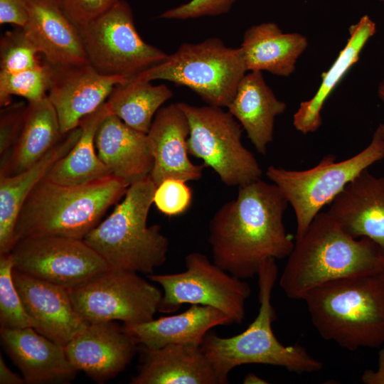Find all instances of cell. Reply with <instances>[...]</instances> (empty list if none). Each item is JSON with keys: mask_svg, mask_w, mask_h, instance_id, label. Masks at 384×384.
Wrapping results in <instances>:
<instances>
[{"mask_svg": "<svg viewBox=\"0 0 384 384\" xmlns=\"http://www.w3.org/2000/svg\"><path fill=\"white\" fill-rule=\"evenodd\" d=\"M238 188L236 198L211 218L208 241L213 262L246 279L257 276L265 260L287 257L294 242L283 223L289 203L277 185L259 179Z\"/></svg>", "mask_w": 384, "mask_h": 384, "instance_id": "obj_1", "label": "cell"}, {"mask_svg": "<svg viewBox=\"0 0 384 384\" xmlns=\"http://www.w3.org/2000/svg\"><path fill=\"white\" fill-rule=\"evenodd\" d=\"M294 245L279 284L292 299L337 279L384 271V255L368 238H353L326 212L319 213Z\"/></svg>", "mask_w": 384, "mask_h": 384, "instance_id": "obj_2", "label": "cell"}, {"mask_svg": "<svg viewBox=\"0 0 384 384\" xmlns=\"http://www.w3.org/2000/svg\"><path fill=\"white\" fill-rule=\"evenodd\" d=\"M302 300L322 338L350 351L384 343V271L328 282Z\"/></svg>", "mask_w": 384, "mask_h": 384, "instance_id": "obj_3", "label": "cell"}, {"mask_svg": "<svg viewBox=\"0 0 384 384\" xmlns=\"http://www.w3.org/2000/svg\"><path fill=\"white\" fill-rule=\"evenodd\" d=\"M128 187L113 176L73 186L43 178L18 213L15 244L37 236L83 240L100 223L106 210L124 196Z\"/></svg>", "mask_w": 384, "mask_h": 384, "instance_id": "obj_4", "label": "cell"}, {"mask_svg": "<svg viewBox=\"0 0 384 384\" xmlns=\"http://www.w3.org/2000/svg\"><path fill=\"white\" fill-rule=\"evenodd\" d=\"M275 260H265L258 271L259 311L248 327L231 337H220L215 332H208L201 342V347L210 362L219 384H227L230 372L241 365L275 366L297 374L316 373L324 366L304 346H284L273 332L272 325L277 316L272 293L278 276Z\"/></svg>", "mask_w": 384, "mask_h": 384, "instance_id": "obj_5", "label": "cell"}, {"mask_svg": "<svg viewBox=\"0 0 384 384\" xmlns=\"http://www.w3.org/2000/svg\"><path fill=\"white\" fill-rule=\"evenodd\" d=\"M156 188L150 176L131 184L112 213L83 239L110 268L148 276L166 262L169 239L159 225H147Z\"/></svg>", "mask_w": 384, "mask_h": 384, "instance_id": "obj_6", "label": "cell"}, {"mask_svg": "<svg viewBox=\"0 0 384 384\" xmlns=\"http://www.w3.org/2000/svg\"><path fill=\"white\" fill-rule=\"evenodd\" d=\"M247 72L241 48L227 46L220 38L212 37L181 44L162 62L134 78L186 86L208 105L228 107Z\"/></svg>", "mask_w": 384, "mask_h": 384, "instance_id": "obj_7", "label": "cell"}, {"mask_svg": "<svg viewBox=\"0 0 384 384\" xmlns=\"http://www.w3.org/2000/svg\"><path fill=\"white\" fill-rule=\"evenodd\" d=\"M383 158L382 123L367 147L349 159L336 161L335 155L329 154L314 167L302 171L270 166L267 176L278 186L294 211L296 238L304 234L320 210L331 204L349 182Z\"/></svg>", "mask_w": 384, "mask_h": 384, "instance_id": "obj_8", "label": "cell"}, {"mask_svg": "<svg viewBox=\"0 0 384 384\" xmlns=\"http://www.w3.org/2000/svg\"><path fill=\"white\" fill-rule=\"evenodd\" d=\"M187 117L188 154L210 166L228 186L260 179L262 170L255 156L241 142L240 124L222 107L179 102Z\"/></svg>", "mask_w": 384, "mask_h": 384, "instance_id": "obj_9", "label": "cell"}, {"mask_svg": "<svg viewBox=\"0 0 384 384\" xmlns=\"http://www.w3.org/2000/svg\"><path fill=\"white\" fill-rule=\"evenodd\" d=\"M185 267L186 270L180 272L147 276L163 289L158 311L176 312L184 304L206 305L227 314L233 324H242L245 317V304L251 295L249 284L199 252H190L185 257Z\"/></svg>", "mask_w": 384, "mask_h": 384, "instance_id": "obj_10", "label": "cell"}, {"mask_svg": "<svg viewBox=\"0 0 384 384\" xmlns=\"http://www.w3.org/2000/svg\"><path fill=\"white\" fill-rule=\"evenodd\" d=\"M81 33L89 63L105 75L130 79L168 55L142 38L132 9L124 0H119Z\"/></svg>", "mask_w": 384, "mask_h": 384, "instance_id": "obj_11", "label": "cell"}, {"mask_svg": "<svg viewBox=\"0 0 384 384\" xmlns=\"http://www.w3.org/2000/svg\"><path fill=\"white\" fill-rule=\"evenodd\" d=\"M78 313L88 323L154 319L162 292L137 272L110 268L90 282L68 290Z\"/></svg>", "mask_w": 384, "mask_h": 384, "instance_id": "obj_12", "label": "cell"}, {"mask_svg": "<svg viewBox=\"0 0 384 384\" xmlns=\"http://www.w3.org/2000/svg\"><path fill=\"white\" fill-rule=\"evenodd\" d=\"M10 253L14 270L68 290L90 282L110 269L83 240L30 237L18 240Z\"/></svg>", "mask_w": 384, "mask_h": 384, "instance_id": "obj_13", "label": "cell"}, {"mask_svg": "<svg viewBox=\"0 0 384 384\" xmlns=\"http://www.w3.org/2000/svg\"><path fill=\"white\" fill-rule=\"evenodd\" d=\"M44 63L48 73L47 96L56 111L63 134L78 127L83 117L106 102L116 85L128 80L102 75L90 63Z\"/></svg>", "mask_w": 384, "mask_h": 384, "instance_id": "obj_14", "label": "cell"}, {"mask_svg": "<svg viewBox=\"0 0 384 384\" xmlns=\"http://www.w3.org/2000/svg\"><path fill=\"white\" fill-rule=\"evenodd\" d=\"M134 338L114 321L88 324L65 347L78 370L103 383L122 372L139 349Z\"/></svg>", "mask_w": 384, "mask_h": 384, "instance_id": "obj_15", "label": "cell"}, {"mask_svg": "<svg viewBox=\"0 0 384 384\" xmlns=\"http://www.w3.org/2000/svg\"><path fill=\"white\" fill-rule=\"evenodd\" d=\"M13 279L39 334L65 346L88 325L75 309L68 289L14 269Z\"/></svg>", "mask_w": 384, "mask_h": 384, "instance_id": "obj_16", "label": "cell"}, {"mask_svg": "<svg viewBox=\"0 0 384 384\" xmlns=\"http://www.w3.org/2000/svg\"><path fill=\"white\" fill-rule=\"evenodd\" d=\"M189 124L179 102L161 107L149 132L148 143L154 159L150 177L157 186L168 178L198 181L206 166L192 163L187 139Z\"/></svg>", "mask_w": 384, "mask_h": 384, "instance_id": "obj_17", "label": "cell"}, {"mask_svg": "<svg viewBox=\"0 0 384 384\" xmlns=\"http://www.w3.org/2000/svg\"><path fill=\"white\" fill-rule=\"evenodd\" d=\"M326 213L353 238H368L384 255V176L368 169L349 182Z\"/></svg>", "mask_w": 384, "mask_h": 384, "instance_id": "obj_18", "label": "cell"}, {"mask_svg": "<svg viewBox=\"0 0 384 384\" xmlns=\"http://www.w3.org/2000/svg\"><path fill=\"white\" fill-rule=\"evenodd\" d=\"M26 36L54 65L89 63L81 31L70 21L56 0H26Z\"/></svg>", "mask_w": 384, "mask_h": 384, "instance_id": "obj_19", "label": "cell"}, {"mask_svg": "<svg viewBox=\"0 0 384 384\" xmlns=\"http://www.w3.org/2000/svg\"><path fill=\"white\" fill-rule=\"evenodd\" d=\"M1 338L25 383H67L75 378L78 370L68 359L65 347L34 328L1 329Z\"/></svg>", "mask_w": 384, "mask_h": 384, "instance_id": "obj_20", "label": "cell"}, {"mask_svg": "<svg viewBox=\"0 0 384 384\" xmlns=\"http://www.w3.org/2000/svg\"><path fill=\"white\" fill-rule=\"evenodd\" d=\"M140 363L131 384H219L201 345L169 344L157 349L139 346Z\"/></svg>", "mask_w": 384, "mask_h": 384, "instance_id": "obj_21", "label": "cell"}, {"mask_svg": "<svg viewBox=\"0 0 384 384\" xmlns=\"http://www.w3.org/2000/svg\"><path fill=\"white\" fill-rule=\"evenodd\" d=\"M97 154L110 174L129 186L150 175L154 159L146 134L110 113L95 135Z\"/></svg>", "mask_w": 384, "mask_h": 384, "instance_id": "obj_22", "label": "cell"}, {"mask_svg": "<svg viewBox=\"0 0 384 384\" xmlns=\"http://www.w3.org/2000/svg\"><path fill=\"white\" fill-rule=\"evenodd\" d=\"M233 324L220 310L206 305L191 304L183 312L137 324H124V329L140 346L157 349L169 344L201 345L213 327Z\"/></svg>", "mask_w": 384, "mask_h": 384, "instance_id": "obj_23", "label": "cell"}, {"mask_svg": "<svg viewBox=\"0 0 384 384\" xmlns=\"http://www.w3.org/2000/svg\"><path fill=\"white\" fill-rule=\"evenodd\" d=\"M228 111L247 133L257 151L267 153L273 140L274 119L287 105L278 100L260 71H249L241 80Z\"/></svg>", "mask_w": 384, "mask_h": 384, "instance_id": "obj_24", "label": "cell"}, {"mask_svg": "<svg viewBox=\"0 0 384 384\" xmlns=\"http://www.w3.org/2000/svg\"><path fill=\"white\" fill-rule=\"evenodd\" d=\"M80 126L65 134L39 161L25 171L0 176V254L10 253L15 245L14 230L21 207L33 188L52 166L75 145Z\"/></svg>", "mask_w": 384, "mask_h": 384, "instance_id": "obj_25", "label": "cell"}, {"mask_svg": "<svg viewBox=\"0 0 384 384\" xmlns=\"http://www.w3.org/2000/svg\"><path fill=\"white\" fill-rule=\"evenodd\" d=\"M63 135L58 114L48 96L28 102L17 139L8 154L1 159L0 176L16 175L28 169Z\"/></svg>", "mask_w": 384, "mask_h": 384, "instance_id": "obj_26", "label": "cell"}, {"mask_svg": "<svg viewBox=\"0 0 384 384\" xmlns=\"http://www.w3.org/2000/svg\"><path fill=\"white\" fill-rule=\"evenodd\" d=\"M308 46L307 38L298 33H284L274 23L250 27L244 33L241 49L249 71H267L288 77Z\"/></svg>", "mask_w": 384, "mask_h": 384, "instance_id": "obj_27", "label": "cell"}, {"mask_svg": "<svg viewBox=\"0 0 384 384\" xmlns=\"http://www.w3.org/2000/svg\"><path fill=\"white\" fill-rule=\"evenodd\" d=\"M376 31L375 23L365 15L349 28V38L330 68L322 73L321 84L309 100L301 102L294 114L293 124L302 134L316 131L322 124L323 107L348 70L358 62L360 53Z\"/></svg>", "mask_w": 384, "mask_h": 384, "instance_id": "obj_28", "label": "cell"}, {"mask_svg": "<svg viewBox=\"0 0 384 384\" xmlns=\"http://www.w3.org/2000/svg\"><path fill=\"white\" fill-rule=\"evenodd\" d=\"M111 113L105 102L80 122L81 134L72 149L50 169L45 178L63 185H80L112 176L100 159L95 135L102 120Z\"/></svg>", "mask_w": 384, "mask_h": 384, "instance_id": "obj_29", "label": "cell"}, {"mask_svg": "<svg viewBox=\"0 0 384 384\" xmlns=\"http://www.w3.org/2000/svg\"><path fill=\"white\" fill-rule=\"evenodd\" d=\"M173 96L165 84L132 78L114 86L106 101L111 113L130 127L146 134L161 105Z\"/></svg>", "mask_w": 384, "mask_h": 384, "instance_id": "obj_30", "label": "cell"}, {"mask_svg": "<svg viewBox=\"0 0 384 384\" xmlns=\"http://www.w3.org/2000/svg\"><path fill=\"white\" fill-rule=\"evenodd\" d=\"M14 261L11 253L0 254L1 329L35 327L26 312L13 279Z\"/></svg>", "mask_w": 384, "mask_h": 384, "instance_id": "obj_31", "label": "cell"}, {"mask_svg": "<svg viewBox=\"0 0 384 384\" xmlns=\"http://www.w3.org/2000/svg\"><path fill=\"white\" fill-rule=\"evenodd\" d=\"M48 73L45 63L34 68L18 73L0 72V105L11 103V96L18 95L28 102L40 100L47 96Z\"/></svg>", "mask_w": 384, "mask_h": 384, "instance_id": "obj_32", "label": "cell"}, {"mask_svg": "<svg viewBox=\"0 0 384 384\" xmlns=\"http://www.w3.org/2000/svg\"><path fill=\"white\" fill-rule=\"evenodd\" d=\"M36 48L22 28L8 31L0 40V72L18 73L41 63Z\"/></svg>", "mask_w": 384, "mask_h": 384, "instance_id": "obj_33", "label": "cell"}, {"mask_svg": "<svg viewBox=\"0 0 384 384\" xmlns=\"http://www.w3.org/2000/svg\"><path fill=\"white\" fill-rule=\"evenodd\" d=\"M191 201L192 191L186 181L168 178L156 186L153 203L163 214L175 216L184 213Z\"/></svg>", "mask_w": 384, "mask_h": 384, "instance_id": "obj_34", "label": "cell"}, {"mask_svg": "<svg viewBox=\"0 0 384 384\" xmlns=\"http://www.w3.org/2000/svg\"><path fill=\"white\" fill-rule=\"evenodd\" d=\"M119 0H56L61 10L81 31L95 22Z\"/></svg>", "mask_w": 384, "mask_h": 384, "instance_id": "obj_35", "label": "cell"}, {"mask_svg": "<svg viewBox=\"0 0 384 384\" xmlns=\"http://www.w3.org/2000/svg\"><path fill=\"white\" fill-rule=\"evenodd\" d=\"M237 0H191L177 7L169 9L159 18L186 20L206 16H218L230 11Z\"/></svg>", "mask_w": 384, "mask_h": 384, "instance_id": "obj_36", "label": "cell"}, {"mask_svg": "<svg viewBox=\"0 0 384 384\" xmlns=\"http://www.w3.org/2000/svg\"><path fill=\"white\" fill-rule=\"evenodd\" d=\"M27 105L23 102L3 107L0 114V154L4 158L12 149L19 134Z\"/></svg>", "mask_w": 384, "mask_h": 384, "instance_id": "obj_37", "label": "cell"}, {"mask_svg": "<svg viewBox=\"0 0 384 384\" xmlns=\"http://www.w3.org/2000/svg\"><path fill=\"white\" fill-rule=\"evenodd\" d=\"M26 0H0V23L23 28L28 20Z\"/></svg>", "mask_w": 384, "mask_h": 384, "instance_id": "obj_38", "label": "cell"}, {"mask_svg": "<svg viewBox=\"0 0 384 384\" xmlns=\"http://www.w3.org/2000/svg\"><path fill=\"white\" fill-rule=\"evenodd\" d=\"M378 368L375 370L368 369L363 371L361 379L364 384H384V348L378 352Z\"/></svg>", "mask_w": 384, "mask_h": 384, "instance_id": "obj_39", "label": "cell"}, {"mask_svg": "<svg viewBox=\"0 0 384 384\" xmlns=\"http://www.w3.org/2000/svg\"><path fill=\"white\" fill-rule=\"evenodd\" d=\"M25 380L7 366L2 356H0V383L1 384H22Z\"/></svg>", "mask_w": 384, "mask_h": 384, "instance_id": "obj_40", "label": "cell"}, {"mask_svg": "<svg viewBox=\"0 0 384 384\" xmlns=\"http://www.w3.org/2000/svg\"><path fill=\"white\" fill-rule=\"evenodd\" d=\"M244 384H266L269 383L266 380L262 378L254 373H248L244 378Z\"/></svg>", "mask_w": 384, "mask_h": 384, "instance_id": "obj_41", "label": "cell"}, {"mask_svg": "<svg viewBox=\"0 0 384 384\" xmlns=\"http://www.w3.org/2000/svg\"><path fill=\"white\" fill-rule=\"evenodd\" d=\"M378 94L380 100L384 102V80H383L378 86Z\"/></svg>", "mask_w": 384, "mask_h": 384, "instance_id": "obj_42", "label": "cell"}, {"mask_svg": "<svg viewBox=\"0 0 384 384\" xmlns=\"http://www.w3.org/2000/svg\"><path fill=\"white\" fill-rule=\"evenodd\" d=\"M381 1L384 2V0H380Z\"/></svg>", "mask_w": 384, "mask_h": 384, "instance_id": "obj_43", "label": "cell"}]
</instances>
